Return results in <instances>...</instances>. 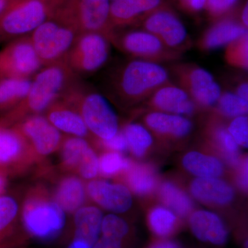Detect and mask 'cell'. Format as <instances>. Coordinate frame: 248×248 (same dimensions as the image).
<instances>
[{
  "label": "cell",
  "mask_w": 248,
  "mask_h": 248,
  "mask_svg": "<svg viewBox=\"0 0 248 248\" xmlns=\"http://www.w3.org/2000/svg\"><path fill=\"white\" fill-rule=\"evenodd\" d=\"M127 171V182L135 193L146 195L154 190L156 179L154 172L148 166L131 165Z\"/></svg>",
  "instance_id": "obj_28"
},
{
  "label": "cell",
  "mask_w": 248,
  "mask_h": 248,
  "mask_svg": "<svg viewBox=\"0 0 248 248\" xmlns=\"http://www.w3.org/2000/svg\"><path fill=\"white\" fill-rule=\"evenodd\" d=\"M84 198L82 183L78 178L73 177L63 179L55 194L56 203L62 210L70 213L78 210L84 202Z\"/></svg>",
  "instance_id": "obj_25"
},
{
  "label": "cell",
  "mask_w": 248,
  "mask_h": 248,
  "mask_svg": "<svg viewBox=\"0 0 248 248\" xmlns=\"http://www.w3.org/2000/svg\"><path fill=\"white\" fill-rule=\"evenodd\" d=\"M160 197L166 206L178 216L187 217L192 211L193 205L190 197L172 183L166 182L161 185Z\"/></svg>",
  "instance_id": "obj_27"
},
{
  "label": "cell",
  "mask_w": 248,
  "mask_h": 248,
  "mask_svg": "<svg viewBox=\"0 0 248 248\" xmlns=\"http://www.w3.org/2000/svg\"><path fill=\"white\" fill-rule=\"evenodd\" d=\"M144 122L152 131L171 138H183L192 131L193 125L182 115L154 111L147 114Z\"/></svg>",
  "instance_id": "obj_22"
},
{
  "label": "cell",
  "mask_w": 248,
  "mask_h": 248,
  "mask_svg": "<svg viewBox=\"0 0 248 248\" xmlns=\"http://www.w3.org/2000/svg\"><path fill=\"white\" fill-rule=\"evenodd\" d=\"M42 66L30 35L11 41L0 51V77L30 79Z\"/></svg>",
  "instance_id": "obj_12"
},
{
  "label": "cell",
  "mask_w": 248,
  "mask_h": 248,
  "mask_svg": "<svg viewBox=\"0 0 248 248\" xmlns=\"http://www.w3.org/2000/svg\"><path fill=\"white\" fill-rule=\"evenodd\" d=\"M30 149L27 140L15 127L0 125V170L22 166Z\"/></svg>",
  "instance_id": "obj_18"
},
{
  "label": "cell",
  "mask_w": 248,
  "mask_h": 248,
  "mask_svg": "<svg viewBox=\"0 0 248 248\" xmlns=\"http://www.w3.org/2000/svg\"><path fill=\"white\" fill-rule=\"evenodd\" d=\"M110 41L100 32L79 34L67 55L68 66L77 76H89L105 66L110 57Z\"/></svg>",
  "instance_id": "obj_7"
},
{
  "label": "cell",
  "mask_w": 248,
  "mask_h": 248,
  "mask_svg": "<svg viewBox=\"0 0 248 248\" xmlns=\"http://www.w3.org/2000/svg\"><path fill=\"white\" fill-rule=\"evenodd\" d=\"M110 42L133 58L153 63L174 61L182 55L168 48L158 37L143 29L124 32L115 31Z\"/></svg>",
  "instance_id": "obj_8"
},
{
  "label": "cell",
  "mask_w": 248,
  "mask_h": 248,
  "mask_svg": "<svg viewBox=\"0 0 248 248\" xmlns=\"http://www.w3.org/2000/svg\"><path fill=\"white\" fill-rule=\"evenodd\" d=\"M79 33L55 18L47 19L30 37L43 66L66 59Z\"/></svg>",
  "instance_id": "obj_6"
},
{
  "label": "cell",
  "mask_w": 248,
  "mask_h": 248,
  "mask_svg": "<svg viewBox=\"0 0 248 248\" xmlns=\"http://www.w3.org/2000/svg\"><path fill=\"white\" fill-rule=\"evenodd\" d=\"M247 31V28L234 19H221L203 32L197 41V47L203 51L215 50L231 45Z\"/></svg>",
  "instance_id": "obj_19"
},
{
  "label": "cell",
  "mask_w": 248,
  "mask_h": 248,
  "mask_svg": "<svg viewBox=\"0 0 248 248\" xmlns=\"http://www.w3.org/2000/svg\"><path fill=\"white\" fill-rule=\"evenodd\" d=\"M148 103L159 112L182 116L192 115L197 106L184 89L170 81L156 90Z\"/></svg>",
  "instance_id": "obj_15"
},
{
  "label": "cell",
  "mask_w": 248,
  "mask_h": 248,
  "mask_svg": "<svg viewBox=\"0 0 248 248\" xmlns=\"http://www.w3.org/2000/svg\"><path fill=\"white\" fill-rule=\"evenodd\" d=\"M88 194L102 208L115 213L127 211L133 203L132 196L126 187L103 181H93L87 186Z\"/></svg>",
  "instance_id": "obj_17"
},
{
  "label": "cell",
  "mask_w": 248,
  "mask_h": 248,
  "mask_svg": "<svg viewBox=\"0 0 248 248\" xmlns=\"http://www.w3.org/2000/svg\"><path fill=\"white\" fill-rule=\"evenodd\" d=\"M244 248H248V239L245 241Z\"/></svg>",
  "instance_id": "obj_53"
},
{
  "label": "cell",
  "mask_w": 248,
  "mask_h": 248,
  "mask_svg": "<svg viewBox=\"0 0 248 248\" xmlns=\"http://www.w3.org/2000/svg\"><path fill=\"white\" fill-rule=\"evenodd\" d=\"M241 170L248 172V156H246V157L245 158L244 161H243Z\"/></svg>",
  "instance_id": "obj_51"
},
{
  "label": "cell",
  "mask_w": 248,
  "mask_h": 248,
  "mask_svg": "<svg viewBox=\"0 0 248 248\" xmlns=\"http://www.w3.org/2000/svg\"><path fill=\"white\" fill-rule=\"evenodd\" d=\"M66 0H50V2L51 3L52 5L55 8L57 6H60L62 3L64 2Z\"/></svg>",
  "instance_id": "obj_52"
},
{
  "label": "cell",
  "mask_w": 248,
  "mask_h": 248,
  "mask_svg": "<svg viewBox=\"0 0 248 248\" xmlns=\"http://www.w3.org/2000/svg\"><path fill=\"white\" fill-rule=\"evenodd\" d=\"M130 166V161L118 152L106 153L99 160V171L105 176L115 175L122 171L128 170Z\"/></svg>",
  "instance_id": "obj_36"
},
{
  "label": "cell",
  "mask_w": 248,
  "mask_h": 248,
  "mask_svg": "<svg viewBox=\"0 0 248 248\" xmlns=\"http://www.w3.org/2000/svg\"><path fill=\"white\" fill-rule=\"evenodd\" d=\"M19 207L9 196L0 197V241L9 232L17 217Z\"/></svg>",
  "instance_id": "obj_34"
},
{
  "label": "cell",
  "mask_w": 248,
  "mask_h": 248,
  "mask_svg": "<svg viewBox=\"0 0 248 248\" xmlns=\"http://www.w3.org/2000/svg\"><path fill=\"white\" fill-rule=\"evenodd\" d=\"M22 219L27 231L39 239L53 237L62 231L65 223L63 210L58 204L36 196L26 200Z\"/></svg>",
  "instance_id": "obj_9"
},
{
  "label": "cell",
  "mask_w": 248,
  "mask_h": 248,
  "mask_svg": "<svg viewBox=\"0 0 248 248\" xmlns=\"http://www.w3.org/2000/svg\"><path fill=\"white\" fill-rule=\"evenodd\" d=\"M32 81L27 78L0 77V110L12 109L22 102L30 91Z\"/></svg>",
  "instance_id": "obj_24"
},
{
  "label": "cell",
  "mask_w": 248,
  "mask_h": 248,
  "mask_svg": "<svg viewBox=\"0 0 248 248\" xmlns=\"http://www.w3.org/2000/svg\"><path fill=\"white\" fill-rule=\"evenodd\" d=\"M239 0H207L205 9L210 17L218 19L233 9Z\"/></svg>",
  "instance_id": "obj_40"
},
{
  "label": "cell",
  "mask_w": 248,
  "mask_h": 248,
  "mask_svg": "<svg viewBox=\"0 0 248 248\" xmlns=\"http://www.w3.org/2000/svg\"><path fill=\"white\" fill-rule=\"evenodd\" d=\"M82 117L89 131L100 140H108L119 133L115 111L107 99L93 88L76 81L62 96Z\"/></svg>",
  "instance_id": "obj_3"
},
{
  "label": "cell",
  "mask_w": 248,
  "mask_h": 248,
  "mask_svg": "<svg viewBox=\"0 0 248 248\" xmlns=\"http://www.w3.org/2000/svg\"><path fill=\"white\" fill-rule=\"evenodd\" d=\"M76 77L66 59L44 66L32 80L27 97L3 117L0 125L7 127L47 110L76 82Z\"/></svg>",
  "instance_id": "obj_1"
},
{
  "label": "cell",
  "mask_w": 248,
  "mask_h": 248,
  "mask_svg": "<svg viewBox=\"0 0 248 248\" xmlns=\"http://www.w3.org/2000/svg\"><path fill=\"white\" fill-rule=\"evenodd\" d=\"M155 248V247H154V248Z\"/></svg>",
  "instance_id": "obj_56"
},
{
  "label": "cell",
  "mask_w": 248,
  "mask_h": 248,
  "mask_svg": "<svg viewBox=\"0 0 248 248\" xmlns=\"http://www.w3.org/2000/svg\"><path fill=\"white\" fill-rule=\"evenodd\" d=\"M93 248H122V241L103 236L97 240Z\"/></svg>",
  "instance_id": "obj_43"
},
{
  "label": "cell",
  "mask_w": 248,
  "mask_h": 248,
  "mask_svg": "<svg viewBox=\"0 0 248 248\" xmlns=\"http://www.w3.org/2000/svg\"><path fill=\"white\" fill-rule=\"evenodd\" d=\"M47 119L55 128L79 138L89 134L82 117L76 108L61 97L47 109Z\"/></svg>",
  "instance_id": "obj_20"
},
{
  "label": "cell",
  "mask_w": 248,
  "mask_h": 248,
  "mask_svg": "<svg viewBox=\"0 0 248 248\" xmlns=\"http://www.w3.org/2000/svg\"><path fill=\"white\" fill-rule=\"evenodd\" d=\"M112 1H116V0H112Z\"/></svg>",
  "instance_id": "obj_55"
},
{
  "label": "cell",
  "mask_w": 248,
  "mask_h": 248,
  "mask_svg": "<svg viewBox=\"0 0 248 248\" xmlns=\"http://www.w3.org/2000/svg\"><path fill=\"white\" fill-rule=\"evenodd\" d=\"M178 86L192 98L197 106L210 107L216 104L221 89L211 73L194 63H177L172 67Z\"/></svg>",
  "instance_id": "obj_10"
},
{
  "label": "cell",
  "mask_w": 248,
  "mask_h": 248,
  "mask_svg": "<svg viewBox=\"0 0 248 248\" xmlns=\"http://www.w3.org/2000/svg\"><path fill=\"white\" fill-rule=\"evenodd\" d=\"M170 81L169 73L159 63L135 59L124 62L112 72L107 89L119 102L132 105L148 99Z\"/></svg>",
  "instance_id": "obj_2"
},
{
  "label": "cell",
  "mask_w": 248,
  "mask_h": 248,
  "mask_svg": "<svg viewBox=\"0 0 248 248\" xmlns=\"http://www.w3.org/2000/svg\"><path fill=\"white\" fill-rule=\"evenodd\" d=\"M78 169L80 174L86 179H92L97 175L99 170V159L91 148L85 153Z\"/></svg>",
  "instance_id": "obj_39"
},
{
  "label": "cell",
  "mask_w": 248,
  "mask_h": 248,
  "mask_svg": "<svg viewBox=\"0 0 248 248\" xmlns=\"http://www.w3.org/2000/svg\"><path fill=\"white\" fill-rule=\"evenodd\" d=\"M29 146L41 155H48L55 151L61 142L62 135L58 128L43 116H29L15 127Z\"/></svg>",
  "instance_id": "obj_13"
},
{
  "label": "cell",
  "mask_w": 248,
  "mask_h": 248,
  "mask_svg": "<svg viewBox=\"0 0 248 248\" xmlns=\"http://www.w3.org/2000/svg\"><path fill=\"white\" fill-rule=\"evenodd\" d=\"M154 247L156 248H182L177 242L170 241V240L161 241L155 245Z\"/></svg>",
  "instance_id": "obj_46"
},
{
  "label": "cell",
  "mask_w": 248,
  "mask_h": 248,
  "mask_svg": "<svg viewBox=\"0 0 248 248\" xmlns=\"http://www.w3.org/2000/svg\"><path fill=\"white\" fill-rule=\"evenodd\" d=\"M140 25L158 37L168 48L181 55L192 46L185 26L165 5L147 16Z\"/></svg>",
  "instance_id": "obj_11"
},
{
  "label": "cell",
  "mask_w": 248,
  "mask_h": 248,
  "mask_svg": "<svg viewBox=\"0 0 248 248\" xmlns=\"http://www.w3.org/2000/svg\"><path fill=\"white\" fill-rule=\"evenodd\" d=\"M90 148L82 138L66 139L62 148V157L65 165L71 169L78 168L86 152Z\"/></svg>",
  "instance_id": "obj_33"
},
{
  "label": "cell",
  "mask_w": 248,
  "mask_h": 248,
  "mask_svg": "<svg viewBox=\"0 0 248 248\" xmlns=\"http://www.w3.org/2000/svg\"><path fill=\"white\" fill-rule=\"evenodd\" d=\"M6 186V176H5L4 172L3 171L0 170V197H1V194L4 192Z\"/></svg>",
  "instance_id": "obj_49"
},
{
  "label": "cell",
  "mask_w": 248,
  "mask_h": 248,
  "mask_svg": "<svg viewBox=\"0 0 248 248\" xmlns=\"http://www.w3.org/2000/svg\"><path fill=\"white\" fill-rule=\"evenodd\" d=\"M190 191L203 203L227 205L234 200V191L228 183L215 177H198L192 182Z\"/></svg>",
  "instance_id": "obj_21"
},
{
  "label": "cell",
  "mask_w": 248,
  "mask_h": 248,
  "mask_svg": "<svg viewBox=\"0 0 248 248\" xmlns=\"http://www.w3.org/2000/svg\"><path fill=\"white\" fill-rule=\"evenodd\" d=\"M44 1H50V0H44Z\"/></svg>",
  "instance_id": "obj_54"
},
{
  "label": "cell",
  "mask_w": 248,
  "mask_h": 248,
  "mask_svg": "<svg viewBox=\"0 0 248 248\" xmlns=\"http://www.w3.org/2000/svg\"><path fill=\"white\" fill-rule=\"evenodd\" d=\"M55 7L44 0H14L0 16V43L30 35L53 16Z\"/></svg>",
  "instance_id": "obj_5"
},
{
  "label": "cell",
  "mask_w": 248,
  "mask_h": 248,
  "mask_svg": "<svg viewBox=\"0 0 248 248\" xmlns=\"http://www.w3.org/2000/svg\"><path fill=\"white\" fill-rule=\"evenodd\" d=\"M189 226L194 236L200 241L215 246L226 244L229 232L223 220L217 214L198 210L191 215Z\"/></svg>",
  "instance_id": "obj_16"
},
{
  "label": "cell",
  "mask_w": 248,
  "mask_h": 248,
  "mask_svg": "<svg viewBox=\"0 0 248 248\" xmlns=\"http://www.w3.org/2000/svg\"><path fill=\"white\" fill-rule=\"evenodd\" d=\"M14 0H0V16L4 12L5 10L11 4Z\"/></svg>",
  "instance_id": "obj_50"
},
{
  "label": "cell",
  "mask_w": 248,
  "mask_h": 248,
  "mask_svg": "<svg viewBox=\"0 0 248 248\" xmlns=\"http://www.w3.org/2000/svg\"><path fill=\"white\" fill-rule=\"evenodd\" d=\"M228 130L239 146L248 148V116L235 117L228 125Z\"/></svg>",
  "instance_id": "obj_38"
},
{
  "label": "cell",
  "mask_w": 248,
  "mask_h": 248,
  "mask_svg": "<svg viewBox=\"0 0 248 248\" xmlns=\"http://www.w3.org/2000/svg\"><path fill=\"white\" fill-rule=\"evenodd\" d=\"M177 223L175 214L168 209L158 207L150 213V228L159 237H167L172 234L177 228Z\"/></svg>",
  "instance_id": "obj_31"
},
{
  "label": "cell",
  "mask_w": 248,
  "mask_h": 248,
  "mask_svg": "<svg viewBox=\"0 0 248 248\" xmlns=\"http://www.w3.org/2000/svg\"><path fill=\"white\" fill-rule=\"evenodd\" d=\"M164 5L163 0H116L110 4L111 27L116 31L140 25L147 16Z\"/></svg>",
  "instance_id": "obj_14"
},
{
  "label": "cell",
  "mask_w": 248,
  "mask_h": 248,
  "mask_svg": "<svg viewBox=\"0 0 248 248\" xmlns=\"http://www.w3.org/2000/svg\"><path fill=\"white\" fill-rule=\"evenodd\" d=\"M183 165L188 172L198 177L218 178L223 172L221 161L199 152L187 153L183 159Z\"/></svg>",
  "instance_id": "obj_26"
},
{
  "label": "cell",
  "mask_w": 248,
  "mask_h": 248,
  "mask_svg": "<svg viewBox=\"0 0 248 248\" xmlns=\"http://www.w3.org/2000/svg\"><path fill=\"white\" fill-rule=\"evenodd\" d=\"M69 248H91V246L81 240L77 239L72 243Z\"/></svg>",
  "instance_id": "obj_48"
},
{
  "label": "cell",
  "mask_w": 248,
  "mask_h": 248,
  "mask_svg": "<svg viewBox=\"0 0 248 248\" xmlns=\"http://www.w3.org/2000/svg\"><path fill=\"white\" fill-rule=\"evenodd\" d=\"M218 112L228 117L248 115V102L236 93H221L217 102Z\"/></svg>",
  "instance_id": "obj_32"
},
{
  "label": "cell",
  "mask_w": 248,
  "mask_h": 248,
  "mask_svg": "<svg viewBox=\"0 0 248 248\" xmlns=\"http://www.w3.org/2000/svg\"><path fill=\"white\" fill-rule=\"evenodd\" d=\"M227 62L232 66L248 69V31L227 47Z\"/></svg>",
  "instance_id": "obj_35"
},
{
  "label": "cell",
  "mask_w": 248,
  "mask_h": 248,
  "mask_svg": "<svg viewBox=\"0 0 248 248\" xmlns=\"http://www.w3.org/2000/svg\"><path fill=\"white\" fill-rule=\"evenodd\" d=\"M101 145L104 148L115 152H124L128 148L126 139L123 132H120L108 140H100Z\"/></svg>",
  "instance_id": "obj_41"
},
{
  "label": "cell",
  "mask_w": 248,
  "mask_h": 248,
  "mask_svg": "<svg viewBox=\"0 0 248 248\" xmlns=\"http://www.w3.org/2000/svg\"><path fill=\"white\" fill-rule=\"evenodd\" d=\"M237 185L240 189L244 190V192H248V172L246 171L241 170L239 175H238Z\"/></svg>",
  "instance_id": "obj_44"
},
{
  "label": "cell",
  "mask_w": 248,
  "mask_h": 248,
  "mask_svg": "<svg viewBox=\"0 0 248 248\" xmlns=\"http://www.w3.org/2000/svg\"><path fill=\"white\" fill-rule=\"evenodd\" d=\"M102 214L95 207H84L77 212L75 217L77 239L92 247L102 231Z\"/></svg>",
  "instance_id": "obj_23"
},
{
  "label": "cell",
  "mask_w": 248,
  "mask_h": 248,
  "mask_svg": "<svg viewBox=\"0 0 248 248\" xmlns=\"http://www.w3.org/2000/svg\"><path fill=\"white\" fill-rule=\"evenodd\" d=\"M122 132L126 139L128 148L138 157L146 154L148 148L153 144L151 134L140 124H128L124 127Z\"/></svg>",
  "instance_id": "obj_29"
},
{
  "label": "cell",
  "mask_w": 248,
  "mask_h": 248,
  "mask_svg": "<svg viewBox=\"0 0 248 248\" xmlns=\"http://www.w3.org/2000/svg\"><path fill=\"white\" fill-rule=\"evenodd\" d=\"M177 1L179 6L186 12L196 14L205 9L207 0H177Z\"/></svg>",
  "instance_id": "obj_42"
},
{
  "label": "cell",
  "mask_w": 248,
  "mask_h": 248,
  "mask_svg": "<svg viewBox=\"0 0 248 248\" xmlns=\"http://www.w3.org/2000/svg\"><path fill=\"white\" fill-rule=\"evenodd\" d=\"M236 94L248 102V81L241 83L236 87Z\"/></svg>",
  "instance_id": "obj_45"
},
{
  "label": "cell",
  "mask_w": 248,
  "mask_h": 248,
  "mask_svg": "<svg viewBox=\"0 0 248 248\" xmlns=\"http://www.w3.org/2000/svg\"><path fill=\"white\" fill-rule=\"evenodd\" d=\"M211 135L214 141L221 150L226 161L231 166L239 165V146L229 133L228 128L223 125H215L212 130Z\"/></svg>",
  "instance_id": "obj_30"
},
{
  "label": "cell",
  "mask_w": 248,
  "mask_h": 248,
  "mask_svg": "<svg viewBox=\"0 0 248 248\" xmlns=\"http://www.w3.org/2000/svg\"><path fill=\"white\" fill-rule=\"evenodd\" d=\"M110 0H66L55 8L52 17L78 33L100 32L111 41L115 31L110 22Z\"/></svg>",
  "instance_id": "obj_4"
},
{
  "label": "cell",
  "mask_w": 248,
  "mask_h": 248,
  "mask_svg": "<svg viewBox=\"0 0 248 248\" xmlns=\"http://www.w3.org/2000/svg\"><path fill=\"white\" fill-rule=\"evenodd\" d=\"M128 226L126 222L120 217L109 215L103 218V236L122 241V239L128 234Z\"/></svg>",
  "instance_id": "obj_37"
},
{
  "label": "cell",
  "mask_w": 248,
  "mask_h": 248,
  "mask_svg": "<svg viewBox=\"0 0 248 248\" xmlns=\"http://www.w3.org/2000/svg\"><path fill=\"white\" fill-rule=\"evenodd\" d=\"M241 22H242L243 25L248 29V0L245 5L242 14H241Z\"/></svg>",
  "instance_id": "obj_47"
}]
</instances>
